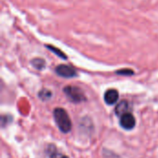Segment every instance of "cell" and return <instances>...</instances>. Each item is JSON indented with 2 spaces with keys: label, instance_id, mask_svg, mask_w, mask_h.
<instances>
[{
  "label": "cell",
  "instance_id": "6da1fadb",
  "mask_svg": "<svg viewBox=\"0 0 158 158\" xmlns=\"http://www.w3.org/2000/svg\"><path fill=\"white\" fill-rule=\"evenodd\" d=\"M54 118H55L56 124L58 127L60 131H62L64 133L70 131V130L72 128V124H71L70 118L65 109H63L61 107L56 108L54 110Z\"/></svg>",
  "mask_w": 158,
  "mask_h": 158
},
{
  "label": "cell",
  "instance_id": "7a4b0ae2",
  "mask_svg": "<svg viewBox=\"0 0 158 158\" xmlns=\"http://www.w3.org/2000/svg\"><path fill=\"white\" fill-rule=\"evenodd\" d=\"M64 94L73 103H81L86 100V97L83 92L77 86L68 85L64 88Z\"/></svg>",
  "mask_w": 158,
  "mask_h": 158
},
{
  "label": "cell",
  "instance_id": "3957f363",
  "mask_svg": "<svg viewBox=\"0 0 158 158\" xmlns=\"http://www.w3.org/2000/svg\"><path fill=\"white\" fill-rule=\"evenodd\" d=\"M55 71L58 76H60L62 78H66V79L74 78L77 76V71L75 70V69L69 65H65V64L56 66L55 69Z\"/></svg>",
  "mask_w": 158,
  "mask_h": 158
},
{
  "label": "cell",
  "instance_id": "277c9868",
  "mask_svg": "<svg viewBox=\"0 0 158 158\" xmlns=\"http://www.w3.org/2000/svg\"><path fill=\"white\" fill-rule=\"evenodd\" d=\"M119 124L124 130L131 131L135 127L136 120H135V118L133 117V115H131V113H127L120 117Z\"/></svg>",
  "mask_w": 158,
  "mask_h": 158
},
{
  "label": "cell",
  "instance_id": "5b68a950",
  "mask_svg": "<svg viewBox=\"0 0 158 158\" xmlns=\"http://www.w3.org/2000/svg\"><path fill=\"white\" fill-rule=\"evenodd\" d=\"M118 97H119V94L116 89H109L104 94V100L109 106L116 104L118 101Z\"/></svg>",
  "mask_w": 158,
  "mask_h": 158
},
{
  "label": "cell",
  "instance_id": "8992f818",
  "mask_svg": "<svg viewBox=\"0 0 158 158\" xmlns=\"http://www.w3.org/2000/svg\"><path fill=\"white\" fill-rule=\"evenodd\" d=\"M131 105L128 101L126 100H123L121 102H119L116 108H115V112L117 114V116L118 117H121L127 113H131Z\"/></svg>",
  "mask_w": 158,
  "mask_h": 158
},
{
  "label": "cell",
  "instance_id": "52a82bcc",
  "mask_svg": "<svg viewBox=\"0 0 158 158\" xmlns=\"http://www.w3.org/2000/svg\"><path fill=\"white\" fill-rule=\"evenodd\" d=\"M31 66L38 69V70H42L45 68V60H44L43 58L41 57H36V58H33L31 61Z\"/></svg>",
  "mask_w": 158,
  "mask_h": 158
},
{
  "label": "cell",
  "instance_id": "ba28073f",
  "mask_svg": "<svg viewBox=\"0 0 158 158\" xmlns=\"http://www.w3.org/2000/svg\"><path fill=\"white\" fill-rule=\"evenodd\" d=\"M45 47H46L48 50H50L52 53H54L56 56H57L58 57H60V58H62V59H64V60L68 59V56H67V55H65V54L60 50V49L56 48V46L51 45V44H46V45H45Z\"/></svg>",
  "mask_w": 158,
  "mask_h": 158
},
{
  "label": "cell",
  "instance_id": "9c48e42d",
  "mask_svg": "<svg viewBox=\"0 0 158 158\" xmlns=\"http://www.w3.org/2000/svg\"><path fill=\"white\" fill-rule=\"evenodd\" d=\"M38 96L41 100L43 101H47L52 97V92L47 90V89H43L39 92Z\"/></svg>",
  "mask_w": 158,
  "mask_h": 158
},
{
  "label": "cell",
  "instance_id": "30bf717a",
  "mask_svg": "<svg viewBox=\"0 0 158 158\" xmlns=\"http://www.w3.org/2000/svg\"><path fill=\"white\" fill-rule=\"evenodd\" d=\"M116 73L118 75H122V76H131V75H134V71L130 69H122L117 70Z\"/></svg>",
  "mask_w": 158,
  "mask_h": 158
},
{
  "label": "cell",
  "instance_id": "8fae6325",
  "mask_svg": "<svg viewBox=\"0 0 158 158\" xmlns=\"http://www.w3.org/2000/svg\"><path fill=\"white\" fill-rule=\"evenodd\" d=\"M50 158H69L67 156L61 154V153H56V152H54L52 153V155L50 156Z\"/></svg>",
  "mask_w": 158,
  "mask_h": 158
}]
</instances>
